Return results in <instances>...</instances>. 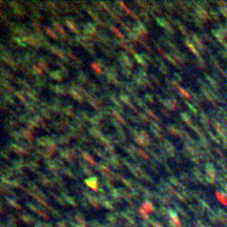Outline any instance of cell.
I'll list each match as a JSON object with an SVG mask.
<instances>
[{
	"mask_svg": "<svg viewBox=\"0 0 227 227\" xmlns=\"http://www.w3.org/2000/svg\"><path fill=\"white\" fill-rule=\"evenodd\" d=\"M85 182L86 184H88L90 188H93L94 190H97V181H96V179H88Z\"/></svg>",
	"mask_w": 227,
	"mask_h": 227,
	"instance_id": "6da1fadb",
	"label": "cell"
},
{
	"mask_svg": "<svg viewBox=\"0 0 227 227\" xmlns=\"http://www.w3.org/2000/svg\"><path fill=\"white\" fill-rule=\"evenodd\" d=\"M215 196H217V198L219 199V201L221 202V203L223 204V205H227V199H226V197L225 196H223L221 192H219V191H217L215 192Z\"/></svg>",
	"mask_w": 227,
	"mask_h": 227,
	"instance_id": "7a4b0ae2",
	"label": "cell"
}]
</instances>
